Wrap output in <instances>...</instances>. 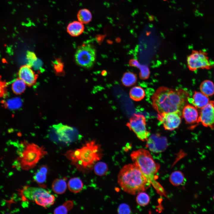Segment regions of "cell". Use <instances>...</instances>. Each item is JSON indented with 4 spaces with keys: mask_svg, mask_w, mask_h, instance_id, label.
<instances>
[{
    "mask_svg": "<svg viewBox=\"0 0 214 214\" xmlns=\"http://www.w3.org/2000/svg\"><path fill=\"white\" fill-rule=\"evenodd\" d=\"M190 98L189 93L182 88L173 89L161 86L152 96V105L153 108L160 114L182 112Z\"/></svg>",
    "mask_w": 214,
    "mask_h": 214,
    "instance_id": "obj_1",
    "label": "cell"
},
{
    "mask_svg": "<svg viewBox=\"0 0 214 214\" xmlns=\"http://www.w3.org/2000/svg\"><path fill=\"white\" fill-rule=\"evenodd\" d=\"M64 155L80 171L86 172L93 168L102 158L100 145L95 140L87 142L80 148L67 151Z\"/></svg>",
    "mask_w": 214,
    "mask_h": 214,
    "instance_id": "obj_2",
    "label": "cell"
},
{
    "mask_svg": "<svg viewBox=\"0 0 214 214\" xmlns=\"http://www.w3.org/2000/svg\"><path fill=\"white\" fill-rule=\"evenodd\" d=\"M118 182L125 192L133 195L144 191L151 185L134 163L122 167L118 176Z\"/></svg>",
    "mask_w": 214,
    "mask_h": 214,
    "instance_id": "obj_3",
    "label": "cell"
},
{
    "mask_svg": "<svg viewBox=\"0 0 214 214\" xmlns=\"http://www.w3.org/2000/svg\"><path fill=\"white\" fill-rule=\"evenodd\" d=\"M130 156L134 163L139 168L147 180L152 185L157 192L166 196V192L157 181L156 173L160 169L159 164L154 160L150 152L144 149L133 152Z\"/></svg>",
    "mask_w": 214,
    "mask_h": 214,
    "instance_id": "obj_4",
    "label": "cell"
},
{
    "mask_svg": "<svg viewBox=\"0 0 214 214\" xmlns=\"http://www.w3.org/2000/svg\"><path fill=\"white\" fill-rule=\"evenodd\" d=\"M23 147L17 158V165L23 170H28L34 168L40 159L47 154L43 146L24 141L21 143Z\"/></svg>",
    "mask_w": 214,
    "mask_h": 214,
    "instance_id": "obj_5",
    "label": "cell"
},
{
    "mask_svg": "<svg viewBox=\"0 0 214 214\" xmlns=\"http://www.w3.org/2000/svg\"><path fill=\"white\" fill-rule=\"evenodd\" d=\"M18 191L22 201L35 202L45 208L55 202V196L43 188L25 185Z\"/></svg>",
    "mask_w": 214,
    "mask_h": 214,
    "instance_id": "obj_6",
    "label": "cell"
},
{
    "mask_svg": "<svg viewBox=\"0 0 214 214\" xmlns=\"http://www.w3.org/2000/svg\"><path fill=\"white\" fill-rule=\"evenodd\" d=\"M96 57V52L92 45L83 44L77 49L75 59L79 65L86 68H90L94 65Z\"/></svg>",
    "mask_w": 214,
    "mask_h": 214,
    "instance_id": "obj_7",
    "label": "cell"
},
{
    "mask_svg": "<svg viewBox=\"0 0 214 214\" xmlns=\"http://www.w3.org/2000/svg\"><path fill=\"white\" fill-rule=\"evenodd\" d=\"M187 63L188 69L192 71L199 69H210L213 67L207 53L201 50H192L187 57Z\"/></svg>",
    "mask_w": 214,
    "mask_h": 214,
    "instance_id": "obj_8",
    "label": "cell"
},
{
    "mask_svg": "<svg viewBox=\"0 0 214 214\" xmlns=\"http://www.w3.org/2000/svg\"><path fill=\"white\" fill-rule=\"evenodd\" d=\"M126 126L135 133L140 140L143 141H147L150 133L147 130L146 119L143 115L134 114Z\"/></svg>",
    "mask_w": 214,
    "mask_h": 214,
    "instance_id": "obj_9",
    "label": "cell"
},
{
    "mask_svg": "<svg viewBox=\"0 0 214 214\" xmlns=\"http://www.w3.org/2000/svg\"><path fill=\"white\" fill-rule=\"evenodd\" d=\"M182 112L158 114L157 118L165 130H172L178 128L181 122Z\"/></svg>",
    "mask_w": 214,
    "mask_h": 214,
    "instance_id": "obj_10",
    "label": "cell"
},
{
    "mask_svg": "<svg viewBox=\"0 0 214 214\" xmlns=\"http://www.w3.org/2000/svg\"><path fill=\"white\" fill-rule=\"evenodd\" d=\"M147 141L146 147L151 151L155 153L164 151L168 146L166 138L158 133L151 135Z\"/></svg>",
    "mask_w": 214,
    "mask_h": 214,
    "instance_id": "obj_11",
    "label": "cell"
},
{
    "mask_svg": "<svg viewBox=\"0 0 214 214\" xmlns=\"http://www.w3.org/2000/svg\"><path fill=\"white\" fill-rule=\"evenodd\" d=\"M59 140L66 143L75 140L78 136V133L73 128L62 124L53 126Z\"/></svg>",
    "mask_w": 214,
    "mask_h": 214,
    "instance_id": "obj_12",
    "label": "cell"
},
{
    "mask_svg": "<svg viewBox=\"0 0 214 214\" xmlns=\"http://www.w3.org/2000/svg\"><path fill=\"white\" fill-rule=\"evenodd\" d=\"M197 123L204 126L214 129V101H210L201 109Z\"/></svg>",
    "mask_w": 214,
    "mask_h": 214,
    "instance_id": "obj_13",
    "label": "cell"
},
{
    "mask_svg": "<svg viewBox=\"0 0 214 214\" xmlns=\"http://www.w3.org/2000/svg\"><path fill=\"white\" fill-rule=\"evenodd\" d=\"M19 78L22 80L29 86H33L36 83L38 75L27 64L21 67L18 72Z\"/></svg>",
    "mask_w": 214,
    "mask_h": 214,
    "instance_id": "obj_14",
    "label": "cell"
},
{
    "mask_svg": "<svg viewBox=\"0 0 214 214\" xmlns=\"http://www.w3.org/2000/svg\"><path fill=\"white\" fill-rule=\"evenodd\" d=\"M182 115L188 124L197 122L199 117L197 108L193 105L187 104L183 108Z\"/></svg>",
    "mask_w": 214,
    "mask_h": 214,
    "instance_id": "obj_15",
    "label": "cell"
},
{
    "mask_svg": "<svg viewBox=\"0 0 214 214\" xmlns=\"http://www.w3.org/2000/svg\"><path fill=\"white\" fill-rule=\"evenodd\" d=\"M210 101L208 96L201 92H194L192 98H189L188 102L196 108L201 109L207 105Z\"/></svg>",
    "mask_w": 214,
    "mask_h": 214,
    "instance_id": "obj_16",
    "label": "cell"
},
{
    "mask_svg": "<svg viewBox=\"0 0 214 214\" xmlns=\"http://www.w3.org/2000/svg\"><path fill=\"white\" fill-rule=\"evenodd\" d=\"M84 27L83 23L78 21H74L70 23L67 27V33L71 36L77 37L83 32Z\"/></svg>",
    "mask_w": 214,
    "mask_h": 214,
    "instance_id": "obj_17",
    "label": "cell"
},
{
    "mask_svg": "<svg viewBox=\"0 0 214 214\" xmlns=\"http://www.w3.org/2000/svg\"><path fill=\"white\" fill-rule=\"evenodd\" d=\"M67 184L64 179L56 178L53 182L52 188L53 191L58 194H62L66 190Z\"/></svg>",
    "mask_w": 214,
    "mask_h": 214,
    "instance_id": "obj_18",
    "label": "cell"
},
{
    "mask_svg": "<svg viewBox=\"0 0 214 214\" xmlns=\"http://www.w3.org/2000/svg\"><path fill=\"white\" fill-rule=\"evenodd\" d=\"M199 89L202 93L208 97L214 95V84L210 80L202 81L200 84Z\"/></svg>",
    "mask_w": 214,
    "mask_h": 214,
    "instance_id": "obj_19",
    "label": "cell"
},
{
    "mask_svg": "<svg viewBox=\"0 0 214 214\" xmlns=\"http://www.w3.org/2000/svg\"><path fill=\"white\" fill-rule=\"evenodd\" d=\"M129 95L132 99L138 101L144 99L145 96V93L142 87L139 86H135L131 89Z\"/></svg>",
    "mask_w": 214,
    "mask_h": 214,
    "instance_id": "obj_20",
    "label": "cell"
},
{
    "mask_svg": "<svg viewBox=\"0 0 214 214\" xmlns=\"http://www.w3.org/2000/svg\"><path fill=\"white\" fill-rule=\"evenodd\" d=\"M137 80V76L136 74L128 71L123 74L121 78V82L123 85L129 87L135 84Z\"/></svg>",
    "mask_w": 214,
    "mask_h": 214,
    "instance_id": "obj_21",
    "label": "cell"
},
{
    "mask_svg": "<svg viewBox=\"0 0 214 214\" xmlns=\"http://www.w3.org/2000/svg\"><path fill=\"white\" fill-rule=\"evenodd\" d=\"M83 184L80 179L77 177L70 179L68 183L69 190L74 193L80 192L83 189Z\"/></svg>",
    "mask_w": 214,
    "mask_h": 214,
    "instance_id": "obj_22",
    "label": "cell"
},
{
    "mask_svg": "<svg viewBox=\"0 0 214 214\" xmlns=\"http://www.w3.org/2000/svg\"><path fill=\"white\" fill-rule=\"evenodd\" d=\"M47 172V166L43 165L41 166L34 177V180L39 184L42 185L46 180Z\"/></svg>",
    "mask_w": 214,
    "mask_h": 214,
    "instance_id": "obj_23",
    "label": "cell"
},
{
    "mask_svg": "<svg viewBox=\"0 0 214 214\" xmlns=\"http://www.w3.org/2000/svg\"><path fill=\"white\" fill-rule=\"evenodd\" d=\"M26 85V84L18 78L12 82L11 88L13 92L15 94L20 95L25 91Z\"/></svg>",
    "mask_w": 214,
    "mask_h": 214,
    "instance_id": "obj_24",
    "label": "cell"
},
{
    "mask_svg": "<svg viewBox=\"0 0 214 214\" xmlns=\"http://www.w3.org/2000/svg\"><path fill=\"white\" fill-rule=\"evenodd\" d=\"M78 21L84 24H87L91 21L92 18L91 12L86 9L80 10L77 15Z\"/></svg>",
    "mask_w": 214,
    "mask_h": 214,
    "instance_id": "obj_25",
    "label": "cell"
},
{
    "mask_svg": "<svg viewBox=\"0 0 214 214\" xmlns=\"http://www.w3.org/2000/svg\"><path fill=\"white\" fill-rule=\"evenodd\" d=\"M184 179V175L181 171H175L171 174L169 180L173 185L177 186L182 183Z\"/></svg>",
    "mask_w": 214,
    "mask_h": 214,
    "instance_id": "obj_26",
    "label": "cell"
},
{
    "mask_svg": "<svg viewBox=\"0 0 214 214\" xmlns=\"http://www.w3.org/2000/svg\"><path fill=\"white\" fill-rule=\"evenodd\" d=\"M4 106L10 109H16L21 107L22 105L21 99L19 97L13 98L2 103Z\"/></svg>",
    "mask_w": 214,
    "mask_h": 214,
    "instance_id": "obj_27",
    "label": "cell"
},
{
    "mask_svg": "<svg viewBox=\"0 0 214 214\" xmlns=\"http://www.w3.org/2000/svg\"><path fill=\"white\" fill-rule=\"evenodd\" d=\"M74 205L73 201L68 200L62 205L56 208L54 211L55 214H66L73 207Z\"/></svg>",
    "mask_w": 214,
    "mask_h": 214,
    "instance_id": "obj_28",
    "label": "cell"
},
{
    "mask_svg": "<svg viewBox=\"0 0 214 214\" xmlns=\"http://www.w3.org/2000/svg\"><path fill=\"white\" fill-rule=\"evenodd\" d=\"M94 171L96 174L99 176L105 175L108 171V167L106 164L102 162L96 163L94 167Z\"/></svg>",
    "mask_w": 214,
    "mask_h": 214,
    "instance_id": "obj_29",
    "label": "cell"
},
{
    "mask_svg": "<svg viewBox=\"0 0 214 214\" xmlns=\"http://www.w3.org/2000/svg\"><path fill=\"white\" fill-rule=\"evenodd\" d=\"M144 192H140L137 194L136 199L137 203L142 206L147 205L150 201V198L149 195Z\"/></svg>",
    "mask_w": 214,
    "mask_h": 214,
    "instance_id": "obj_30",
    "label": "cell"
},
{
    "mask_svg": "<svg viewBox=\"0 0 214 214\" xmlns=\"http://www.w3.org/2000/svg\"><path fill=\"white\" fill-rule=\"evenodd\" d=\"M118 213L119 214H129L131 211L129 206L125 203L120 204L117 210Z\"/></svg>",
    "mask_w": 214,
    "mask_h": 214,
    "instance_id": "obj_31",
    "label": "cell"
},
{
    "mask_svg": "<svg viewBox=\"0 0 214 214\" xmlns=\"http://www.w3.org/2000/svg\"><path fill=\"white\" fill-rule=\"evenodd\" d=\"M26 59L28 65L31 67L37 60V57L35 54L33 52L29 51L26 54Z\"/></svg>",
    "mask_w": 214,
    "mask_h": 214,
    "instance_id": "obj_32",
    "label": "cell"
},
{
    "mask_svg": "<svg viewBox=\"0 0 214 214\" xmlns=\"http://www.w3.org/2000/svg\"><path fill=\"white\" fill-rule=\"evenodd\" d=\"M55 71L58 73H62L63 69V65L60 60L56 59L55 60L53 64Z\"/></svg>",
    "mask_w": 214,
    "mask_h": 214,
    "instance_id": "obj_33",
    "label": "cell"
},
{
    "mask_svg": "<svg viewBox=\"0 0 214 214\" xmlns=\"http://www.w3.org/2000/svg\"><path fill=\"white\" fill-rule=\"evenodd\" d=\"M7 84L0 79V97L4 96L7 93Z\"/></svg>",
    "mask_w": 214,
    "mask_h": 214,
    "instance_id": "obj_34",
    "label": "cell"
},
{
    "mask_svg": "<svg viewBox=\"0 0 214 214\" xmlns=\"http://www.w3.org/2000/svg\"><path fill=\"white\" fill-rule=\"evenodd\" d=\"M213 199H214V196H213Z\"/></svg>",
    "mask_w": 214,
    "mask_h": 214,
    "instance_id": "obj_35",
    "label": "cell"
}]
</instances>
